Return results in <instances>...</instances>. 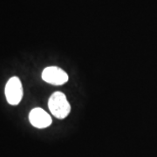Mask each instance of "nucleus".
I'll list each match as a JSON object with an SVG mask.
<instances>
[{"label":"nucleus","mask_w":157,"mask_h":157,"mask_svg":"<svg viewBox=\"0 0 157 157\" xmlns=\"http://www.w3.org/2000/svg\"><path fill=\"white\" fill-rule=\"evenodd\" d=\"M48 107L52 113L58 119H64L71 111V106L66 95L61 92L52 94L48 101Z\"/></svg>","instance_id":"obj_1"},{"label":"nucleus","mask_w":157,"mask_h":157,"mask_svg":"<svg viewBox=\"0 0 157 157\" xmlns=\"http://www.w3.org/2000/svg\"><path fill=\"white\" fill-rule=\"evenodd\" d=\"M5 94L6 101L10 105H17L21 101L23 97V86L20 79L16 76L11 77L6 83Z\"/></svg>","instance_id":"obj_2"},{"label":"nucleus","mask_w":157,"mask_h":157,"mask_svg":"<svg viewBox=\"0 0 157 157\" xmlns=\"http://www.w3.org/2000/svg\"><path fill=\"white\" fill-rule=\"evenodd\" d=\"M42 78L45 82L52 85L65 84L68 80V75L64 70L57 67H49L42 72Z\"/></svg>","instance_id":"obj_3"},{"label":"nucleus","mask_w":157,"mask_h":157,"mask_svg":"<svg viewBox=\"0 0 157 157\" xmlns=\"http://www.w3.org/2000/svg\"><path fill=\"white\" fill-rule=\"evenodd\" d=\"M29 121L37 128H45L52 124L51 116L42 108H33L29 113Z\"/></svg>","instance_id":"obj_4"}]
</instances>
